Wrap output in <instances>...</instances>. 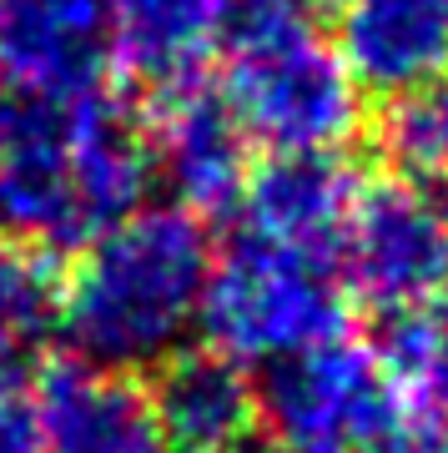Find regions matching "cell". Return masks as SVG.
Here are the masks:
<instances>
[{"label": "cell", "instance_id": "6da1fadb", "mask_svg": "<svg viewBox=\"0 0 448 453\" xmlns=\"http://www.w3.org/2000/svg\"><path fill=\"white\" fill-rule=\"evenodd\" d=\"M151 177L146 127L112 91L16 101L0 146V237L41 252L86 247L146 207Z\"/></svg>", "mask_w": 448, "mask_h": 453}, {"label": "cell", "instance_id": "7a4b0ae2", "mask_svg": "<svg viewBox=\"0 0 448 453\" xmlns=\"http://www.w3.org/2000/svg\"><path fill=\"white\" fill-rule=\"evenodd\" d=\"M212 242L187 207H136L61 277V338L112 372L161 368L202 318Z\"/></svg>", "mask_w": 448, "mask_h": 453}, {"label": "cell", "instance_id": "3957f363", "mask_svg": "<svg viewBox=\"0 0 448 453\" xmlns=\"http://www.w3.org/2000/svg\"><path fill=\"white\" fill-rule=\"evenodd\" d=\"M343 318L348 308L333 277V257L237 232L222 257H212L197 327L242 368H273L337 338Z\"/></svg>", "mask_w": 448, "mask_h": 453}, {"label": "cell", "instance_id": "277c9868", "mask_svg": "<svg viewBox=\"0 0 448 453\" xmlns=\"http://www.w3.org/2000/svg\"><path fill=\"white\" fill-rule=\"evenodd\" d=\"M257 418L288 453H393L423 428L383 353L348 333L273 363L257 388Z\"/></svg>", "mask_w": 448, "mask_h": 453}, {"label": "cell", "instance_id": "5b68a950", "mask_svg": "<svg viewBox=\"0 0 448 453\" xmlns=\"http://www.w3.org/2000/svg\"><path fill=\"white\" fill-rule=\"evenodd\" d=\"M222 96L232 101L242 131L273 157L337 151L363 127V86L352 81L337 46L313 31L257 50H232Z\"/></svg>", "mask_w": 448, "mask_h": 453}, {"label": "cell", "instance_id": "8992f818", "mask_svg": "<svg viewBox=\"0 0 448 453\" xmlns=\"http://www.w3.org/2000/svg\"><path fill=\"white\" fill-rule=\"evenodd\" d=\"M348 288L378 312L398 318L433 303L448 288V222L418 181L358 187L337 237Z\"/></svg>", "mask_w": 448, "mask_h": 453}, {"label": "cell", "instance_id": "52a82bcc", "mask_svg": "<svg viewBox=\"0 0 448 453\" xmlns=\"http://www.w3.org/2000/svg\"><path fill=\"white\" fill-rule=\"evenodd\" d=\"M112 65V0H0V86L16 101L101 91Z\"/></svg>", "mask_w": 448, "mask_h": 453}, {"label": "cell", "instance_id": "ba28073f", "mask_svg": "<svg viewBox=\"0 0 448 453\" xmlns=\"http://www.w3.org/2000/svg\"><path fill=\"white\" fill-rule=\"evenodd\" d=\"M146 146H151V172L166 181L176 207H187L192 217L242 202V187L252 177V136L242 131L232 101L217 86L187 81L161 91Z\"/></svg>", "mask_w": 448, "mask_h": 453}, {"label": "cell", "instance_id": "9c48e42d", "mask_svg": "<svg viewBox=\"0 0 448 453\" xmlns=\"http://www.w3.org/2000/svg\"><path fill=\"white\" fill-rule=\"evenodd\" d=\"M41 453H166L146 393L97 363H50L31 393Z\"/></svg>", "mask_w": 448, "mask_h": 453}, {"label": "cell", "instance_id": "30bf717a", "mask_svg": "<svg viewBox=\"0 0 448 453\" xmlns=\"http://www.w3.org/2000/svg\"><path fill=\"white\" fill-rule=\"evenodd\" d=\"M358 196V177L337 151H297L252 166L242 187V232L262 242L337 257V237Z\"/></svg>", "mask_w": 448, "mask_h": 453}, {"label": "cell", "instance_id": "8fae6325", "mask_svg": "<svg viewBox=\"0 0 448 453\" xmlns=\"http://www.w3.org/2000/svg\"><path fill=\"white\" fill-rule=\"evenodd\" d=\"M166 453H237L257 423V388L247 368L217 348L172 353L146 393Z\"/></svg>", "mask_w": 448, "mask_h": 453}, {"label": "cell", "instance_id": "7c38bea8", "mask_svg": "<svg viewBox=\"0 0 448 453\" xmlns=\"http://www.w3.org/2000/svg\"><path fill=\"white\" fill-rule=\"evenodd\" d=\"M337 56L352 81L378 96L444 81L448 0H343Z\"/></svg>", "mask_w": 448, "mask_h": 453}, {"label": "cell", "instance_id": "4fadbf2b", "mask_svg": "<svg viewBox=\"0 0 448 453\" xmlns=\"http://www.w3.org/2000/svg\"><path fill=\"white\" fill-rule=\"evenodd\" d=\"M227 41V0H112V61L151 91L202 81Z\"/></svg>", "mask_w": 448, "mask_h": 453}, {"label": "cell", "instance_id": "5bb4252c", "mask_svg": "<svg viewBox=\"0 0 448 453\" xmlns=\"http://www.w3.org/2000/svg\"><path fill=\"white\" fill-rule=\"evenodd\" d=\"M61 333V273L50 252L0 237V378H16Z\"/></svg>", "mask_w": 448, "mask_h": 453}, {"label": "cell", "instance_id": "9a60e30c", "mask_svg": "<svg viewBox=\"0 0 448 453\" xmlns=\"http://www.w3.org/2000/svg\"><path fill=\"white\" fill-rule=\"evenodd\" d=\"M418 423L448 413V288L413 312H398L378 348Z\"/></svg>", "mask_w": 448, "mask_h": 453}, {"label": "cell", "instance_id": "2e32d148", "mask_svg": "<svg viewBox=\"0 0 448 453\" xmlns=\"http://www.w3.org/2000/svg\"><path fill=\"white\" fill-rule=\"evenodd\" d=\"M378 146L403 181L448 177V81L413 86L388 101Z\"/></svg>", "mask_w": 448, "mask_h": 453}, {"label": "cell", "instance_id": "e0dca14e", "mask_svg": "<svg viewBox=\"0 0 448 453\" xmlns=\"http://www.w3.org/2000/svg\"><path fill=\"white\" fill-rule=\"evenodd\" d=\"M318 0H227V41L232 50H257L313 31Z\"/></svg>", "mask_w": 448, "mask_h": 453}, {"label": "cell", "instance_id": "ac0fdd59", "mask_svg": "<svg viewBox=\"0 0 448 453\" xmlns=\"http://www.w3.org/2000/svg\"><path fill=\"white\" fill-rule=\"evenodd\" d=\"M0 453H41L31 393L16 378H0Z\"/></svg>", "mask_w": 448, "mask_h": 453}, {"label": "cell", "instance_id": "d6986e66", "mask_svg": "<svg viewBox=\"0 0 448 453\" xmlns=\"http://www.w3.org/2000/svg\"><path fill=\"white\" fill-rule=\"evenodd\" d=\"M11 116H16V96L0 86V146H5V136H11Z\"/></svg>", "mask_w": 448, "mask_h": 453}, {"label": "cell", "instance_id": "ffe728a7", "mask_svg": "<svg viewBox=\"0 0 448 453\" xmlns=\"http://www.w3.org/2000/svg\"><path fill=\"white\" fill-rule=\"evenodd\" d=\"M433 453H448V434H438V438H433Z\"/></svg>", "mask_w": 448, "mask_h": 453}, {"label": "cell", "instance_id": "44dd1931", "mask_svg": "<svg viewBox=\"0 0 448 453\" xmlns=\"http://www.w3.org/2000/svg\"><path fill=\"white\" fill-rule=\"evenodd\" d=\"M444 222H448V207H444Z\"/></svg>", "mask_w": 448, "mask_h": 453}, {"label": "cell", "instance_id": "7402d4cb", "mask_svg": "<svg viewBox=\"0 0 448 453\" xmlns=\"http://www.w3.org/2000/svg\"><path fill=\"white\" fill-rule=\"evenodd\" d=\"M237 453H247V449H237Z\"/></svg>", "mask_w": 448, "mask_h": 453}, {"label": "cell", "instance_id": "603a6c76", "mask_svg": "<svg viewBox=\"0 0 448 453\" xmlns=\"http://www.w3.org/2000/svg\"><path fill=\"white\" fill-rule=\"evenodd\" d=\"M393 453H403V449H393Z\"/></svg>", "mask_w": 448, "mask_h": 453}]
</instances>
